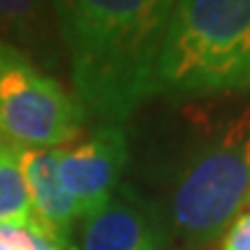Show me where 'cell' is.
I'll return each mask as SVG.
<instances>
[{
  "label": "cell",
  "mask_w": 250,
  "mask_h": 250,
  "mask_svg": "<svg viewBox=\"0 0 250 250\" xmlns=\"http://www.w3.org/2000/svg\"><path fill=\"white\" fill-rule=\"evenodd\" d=\"M176 0H54L86 114L118 125L153 95Z\"/></svg>",
  "instance_id": "obj_1"
},
{
  "label": "cell",
  "mask_w": 250,
  "mask_h": 250,
  "mask_svg": "<svg viewBox=\"0 0 250 250\" xmlns=\"http://www.w3.org/2000/svg\"><path fill=\"white\" fill-rule=\"evenodd\" d=\"M250 93V0H176L158 95Z\"/></svg>",
  "instance_id": "obj_2"
},
{
  "label": "cell",
  "mask_w": 250,
  "mask_h": 250,
  "mask_svg": "<svg viewBox=\"0 0 250 250\" xmlns=\"http://www.w3.org/2000/svg\"><path fill=\"white\" fill-rule=\"evenodd\" d=\"M250 190V104L208 125L190 146L169 188L167 220L181 241L220 236Z\"/></svg>",
  "instance_id": "obj_3"
},
{
  "label": "cell",
  "mask_w": 250,
  "mask_h": 250,
  "mask_svg": "<svg viewBox=\"0 0 250 250\" xmlns=\"http://www.w3.org/2000/svg\"><path fill=\"white\" fill-rule=\"evenodd\" d=\"M77 95L42 72L19 46L0 40V139L12 148H65L83 130Z\"/></svg>",
  "instance_id": "obj_4"
},
{
  "label": "cell",
  "mask_w": 250,
  "mask_h": 250,
  "mask_svg": "<svg viewBox=\"0 0 250 250\" xmlns=\"http://www.w3.org/2000/svg\"><path fill=\"white\" fill-rule=\"evenodd\" d=\"M127 162V137L118 125H102L88 139L58 151V176L77 204L79 220L98 213L116 195Z\"/></svg>",
  "instance_id": "obj_5"
},
{
  "label": "cell",
  "mask_w": 250,
  "mask_h": 250,
  "mask_svg": "<svg viewBox=\"0 0 250 250\" xmlns=\"http://www.w3.org/2000/svg\"><path fill=\"white\" fill-rule=\"evenodd\" d=\"M81 250H160L158 218L148 215L144 202L118 188L98 213L83 220Z\"/></svg>",
  "instance_id": "obj_6"
},
{
  "label": "cell",
  "mask_w": 250,
  "mask_h": 250,
  "mask_svg": "<svg viewBox=\"0 0 250 250\" xmlns=\"http://www.w3.org/2000/svg\"><path fill=\"white\" fill-rule=\"evenodd\" d=\"M58 151L61 148L54 151L17 148L35 223H40L56 239L67 241L72 225L79 220V211L58 176Z\"/></svg>",
  "instance_id": "obj_7"
},
{
  "label": "cell",
  "mask_w": 250,
  "mask_h": 250,
  "mask_svg": "<svg viewBox=\"0 0 250 250\" xmlns=\"http://www.w3.org/2000/svg\"><path fill=\"white\" fill-rule=\"evenodd\" d=\"M28 188L21 174L19 153L12 146H0V225L33 223Z\"/></svg>",
  "instance_id": "obj_8"
},
{
  "label": "cell",
  "mask_w": 250,
  "mask_h": 250,
  "mask_svg": "<svg viewBox=\"0 0 250 250\" xmlns=\"http://www.w3.org/2000/svg\"><path fill=\"white\" fill-rule=\"evenodd\" d=\"M42 21V0H0V33L30 42Z\"/></svg>",
  "instance_id": "obj_9"
},
{
  "label": "cell",
  "mask_w": 250,
  "mask_h": 250,
  "mask_svg": "<svg viewBox=\"0 0 250 250\" xmlns=\"http://www.w3.org/2000/svg\"><path fill=\"white\" fill-rule=\"evenodd\" d=\"M0 250H67V241L56 239L40 223L0 225Z\"/></svg>",
  "instance_id": "obj_10"
},
{
  "label": "cell",
  "mask_w": 250,
  "mask_h": 250,
  "mask_svg": "<svg viewBox=\"0 0 250 250\" xmlns=\"http://www.w3.org/2000/svg\"><path fill=\"white\" fill-rule=\"evenodd\" d=\"M223 250H250V211L239 215L225 236Z\"/></svg>",
  "instance_id": "obj_11"
},
{
  "label": "cell",
  "mask_w": 250,
  "mask_h": 250,
  "mask_svg": "<svg viewBox=\"0 0 250 250\" xmlns=\"http://www.w3.org/2000/svg\"><path fill=\"white\" fill-rule=\"evenodd\" d=\"M246 204H250V190H248V197H246Z\"/></svg>",
  "instance_id": "obj_12"
}]
</instances>
